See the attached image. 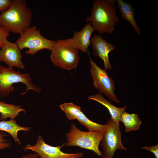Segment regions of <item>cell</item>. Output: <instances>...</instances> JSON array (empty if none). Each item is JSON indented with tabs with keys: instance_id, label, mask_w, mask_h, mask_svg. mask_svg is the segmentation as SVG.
<instances>
[{
	"instance_id": "cell-1",
	"label": "cell",
	"mask_w": 158,
	"mask_h": 158,
	"mask_svg": "<svg viewBox=\"0 0 158 158\" xmlns=\"http://www.w3.org/2000/svg\"><path fill=\"white\" fill-rule=\"evenodd\" d=\"M117 0H95L93 3L91 14L86 19L99 35L111 34L120 20L116 12Z\"/></svg>"
},
{
	"instance_id": "cell-2",
	"label": "cell",
	"mask_w": 158,
	"mask_h": 158,
	"mask_svg": "<svg viewBox=\"0 0 158 158\" xmlns=\"http://www.w3.org/2000/svg\"><path fill=\"white\" fill-rule=\"evenodd\" d=\"M32 12L25 0H11L9 8L0 14V25L10 32L21 34L30 27Z\"/></svg>"
},
{
	"instance_id": "cell-3",
	"label": "cell",
	"mask_w": 158,
	"mask_h": 158,
	"mask_svg": "<svg viewBox=\"0 0 158 158\" xmlns=\"http://www.w3.org/2000/svg\"><path fill=\"white\" fill-rule=\"evenodd\" d=\"M51 51L50 59L55 66L67 70L77 67L80 59L79 51L72 38L56 41Z\"/></svg>"
},
{
	"instance_id": "cell-4",
	"label": "cell",
	"mask_w": 158,
	"mask_h": 158,
	"mask_svg": "<svg viewBox=\"0 0 158 158\" xmlns=\"http://www.w3.org/2000/svg\"><path fill=\"white\" fill-rule=\"evenodd\" d=\"M67 142H64L65 146H77L92 151L99 157L104 158L99 150V146L104 135V133L99 132H84L78 129L72 123L69 132L66 134Z\"/></svg>"
},
{
	"instance_id": "cell-5",
	"label": "cell",
	"mask_w": 158,
	"mask_h": 158,
	"mask_svg": "<svg viewBox=\"0 0 158 158\" xmlns=\"http://www.w3.org/2000/svg\"><path fill=\"white\" fill-rule=\"evenodd\" d=\"M32 79L29 73H22L15 71L13 68L6 67L0 64V97L8 95L14 87L12 85L21 83L26 86L25 91L21 93L23 95L29 90L39 92L41 89L36 86L32 83Z\"/></svg>"
},
{
	"instance_id": "cell-6",
	"label": "cell",
	"mask_w": 158,
	"mask_h": 158,
	"mask_svg": "<svg viewBox=\"0 0 158 158\" xmlns=\"http://www.w3.org/2000/svg\"><path fill=\"white\" fill-rule=\"evenodd\" d=\"M55 41L43 37L40 33V28L37 29V26H34L21 33L15 43L20 50L25 48L28 49L25 51L26 55H34L42 49L51 51Z\"/></svg>"
},
{
	"instance_id": "cell-7",
	"label": "cell",
	"mask_w": 158,
	"mask_h": 158,
	"mask_svg": "<svg viewBox=\"0 0 158 158\" xmlns=\"http://www.w3.org/2000/svg\"><path fill=\"white\" fill-rule=\"evenodd\" d=\"M107 127L104 132V135L101 141L104 158H113L118 149L127 151L121 141V131L119 123L113 121L110 117L108 120Z\"/></svg>"
},
{
	"instance_id": "cell-8",
	"label": "cell",
	"mask_w": 158,
	"mask_h": 158,
	"mask_svg": "<svg viewBox=\"0 0 158 158\" xmlns=\"http://www.w3.org/2000/svg\"><path fill=\"white\" fill-rule=\"evenodd\" d=\"M87 52L90 60L91 75L94 87L100 93L104 94L111 100L119 103L114 93L115 88L113 79L108 76L106 70L100 68L93 61L89 51Z\"/></svg>"
},
{
	"instance_id": "cell-9",
	"label": "cell",
	"mask_w": 158,
	"mask_h": 158,
	"mask_svg": "<svg viewBox=\"0 0 158 158\" xmlns=\"http://www.w3.org/2000/svg\"><path fill=\"white\" fill-rule=\"evenodd\" d=\"M64 142L61 146L54 147L46 143L42 135L38 136L36 143L31 145L28 144L23 148L24 151L30 150L37 153L40 158H81L84 154L80 152L76 153L64 152L61 148L64 147Z\"/></svg>"
},
{
	"instance_id": "cell-10",
	"label": "cell",
	"mask_w": 158,
	"mask_h": 158,
	"mask_svg": "<svg viewBox=\"0 0 158 158\" xmlns=\"http://www.w3.org/2000/svg\"><path fill=\"white\" fill-rule=\"evenodd\" d=\"M59 107L69 120H77L89 131L104 132L107 128V123L102 125L90 120L81 111L79 106L69 102L62 104Z\"/></svg>"
},
{
	"instance_id": "cell-11",
	"label": "cell",
	"mask_w": 158,
	"mask_h": 158,
	"mask_svg": "<svg viewBox=\"0 0 158 158\" xmlns=\"http://www.w3.org/2000/svg\"><path fill=\"white\" fill-rule=\"evenodd\" d=\"M1 48L0 62L5 63L11 68H25L21 61L23 56L20 50L16 43L7 40Z\"/></svg>"
},
{
	"instance_id": "cell-12",
	"label": "cell",
	"mask_w": 158,
	"mask_h": 158,
	"mask_svg": "<svg viewBox=\"0 0 158 158\" xmlns=\"http://www.w3.org/2000/svg\"><path fill=\"white\" fill-rule=\"evenodd\" d=\"M90 41L93 49V55L99 57L103 60L104 70L111 71L112 67L109 54L110 51L115 49L116 47L113 44L107 42L99 35H94L91 38Z\"/></svg>"
},
{
	"instance_id": "cell-13",
	"label": "cell",
	"mask_w": 158,
	"mask_h": 158,
	"mask_svg": "<svg viewBox=\"0 0 158 158\" xmlns=\"http://www.w3.org/2000/svg\"><path fill=\"white\" fill-rule=\"evenodd\" d=\"M94 30L91 23L87 22L81 30L73 32L72 39L78 50L84 53L87 52V48L91 44L92 34Z\"/></svg>"
},
{
	"instance_id": "cell-14",
	"label": "cell",
	"mask_w": 158,
	"mask_h": 158,
	"mask_svg": "<svg viewBox=\"0 0 158 158\" xmlns=\"http://www.w3.org/2000/svg\"><path fill=\"white\" fill-rule=\"evenodd\" d=\"M88 99L89 100L96 101L105 107L108 110L112 120L119 123L120 122L121 116L122 113L125 111L127 107L126 106L122 108L116 107L99 93L90 95L88 97Z\"/></svg>"
},
{
	"instance_id": "cell-15",
	"label": "cell",
	"mask_w": 158,
	"mask_h": 158,
	"mask_svg": "<svg viewBox=\"0 0 158 158\" xmlns=\"http://www.w3.org/2000/svg\"><path fill=\"white\" fill-rule=\"evenodd\" d=\"M117 6L120 11L123 18L128 21L132 26L138 35L141 30L138 25L135 17V11L132 4L122 0H117Z\"/></svg>"
},
{
	"instance_id": "cell-16",
	"label": "cell",
	"mask_w": 158,
	"mask_h": 158,
	"mask_svg": "<svg viewBox=\"0 0 158 158\" xmlns=\"http://www.w3.org/2000/svg\"><path fill=\"white\" fill-rule=\"evenodd\" d=\"M30 127L21 126L18 125L14 119L8 121H0V131H5L9 133L13 138L16 142L20 145L21 142L18 137V132L20 130L30 131Z\"/></svg>"
},
{
	"instance_id": "cell-17",
	"label": "cell",
	"mask_w": 158,
	"mask_h": 158,
	"mask_svg": "<svg viewBox=\"0 0 158 158\" xmlns=\"http://www.w3.org/2000/svg\"><path fill=\"white\" fill-rule=\"evenodd\" d=\"M26 112L25 110L22 108L21 106L8 104L0 101V119L2 121L6 120L7 118L14 119L21 112Z\"/></svg>"
},
{
	"instance_id": "cell-18",
	"label": "cell",
	"mask_w": 158,
	"mask_h": 158,
	"mask_svg": "<svg viewBox=\"0 0 158 158\" xmlns=\"http://www.w3.org/2000/svg\"><path fill=\"white\" fill-rule=\"evenodd\" d=\"M120 121L124 125L126 132L138 130L142 123L140 118L137 114H130L125 111L122 114Z\"/></svg>"
},
{
	"instance_id": "cell-19",
	"label": "cell",
	"mask_w": 158,
	"mask_h": 158,
	"mask_svg": "<svg viewBox=\"0 0 158 158\" xmlns=\"http://www.w3.org/2000/svg\"><path fill=\"white\" fill-rule=\"evenodd\" d=\"M10 32L0 25V48L6 42Z\"/></svg>"
},
{
	"instance_id": "cell-20",
	"label": "cell",
	"mask_w": 158,
	"mask_h": 158,
	"mask_svg": "<svg viewBox=\"0 0 158 158\" xmlns=\"http://www.w3.org/2000/svg\"><path fill=\"white\" fill-rule=\"evenodd\" d=\"M8 135L3 131H0V150H4V149L10 147L11 144L8 142L4 138Z\"/></svg>"
},
{
	"instance_id": "cell-21",
	"label": "cell",
	"mask_w": 158,
	"mask_h": 158,
	"mask_svg": "<svg viewBox=\"0 0 158 158\" xmlns=\"http://www.w3.org/2000/svg\"><path fill=\"white\" fill-rule=\"evenodd\" d=\"M141 149L146 150L152 153L155 155L156 158H158V145H152L149 147L145 146L142 147Z\"/></svg>"
},
{
	"instance_id": "cell-22",
	"label": "cell",
	"mask_w": 158,
	"mask_h": 158,
	"mask_svg": "<svg viewBox=\"0 0 158 158\" xmlns=\"http://www.w3.org/2000/svg\"><path fill=\"white\" fill-rule=\"evenodd\" d=\"M11 3L10 0H0V12L6 10L9 7Z\"/></svg>"
},
{
	"instance_id": "cell-23",
	"label": "cell",
	"mask_w": 158,
	"mask_h": 158,
	"mask_svg": "<svg viewBox=\"0 0 158 158\" xmlns=\"http://www.w3.org/2000/svg\"><path fill=\"white\" fill-rule=\"evenodd\" d=\"M39 157L38 154L35 152L33 154H28L26 155H24L22 157V158H38Z\"/></svg>"
}]
</instances>
